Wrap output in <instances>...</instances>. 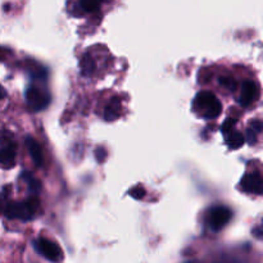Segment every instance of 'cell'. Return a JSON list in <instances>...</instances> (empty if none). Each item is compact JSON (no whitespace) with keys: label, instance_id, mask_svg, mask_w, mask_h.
Instances as JSON below:
<instances>
[{"label":"cell","instance_id":"8992f818","mask_svg":"<svg viewBox=\"0 0 263 263\" xmlns=\"http://www.w3.org/2000/svg\"><path fill=\"white\" fill-rule=\"evenodd\" d=\"M240 186L249 194L263 195V177L257 172L244 175L240 181Z\"/></svg>","mask_w":263,"mask_h":263},{"label":"cell","instance_id":"3957f363","mask_svg":"<svg viewBox=\"0 0 263 263\" xmlns=\"http://www.w3.org/2000/svg\"><path fill=\"white\" fill-rule=\"evenodd\" d=\"M231 217H233V211L229 207H225V205L213 207L208 211V226H210L213 231H220L230 222Z\"/></svg>","mask_w":263,"mask_h":263},{"label":"cell","instance_id":"d6986e66","mask_svg":"<svg viewBox=\"0 0 263 263\" xmlns=\"http://www.w3.org/2000/svg\"><path fill=\"white\" fill-rule=\"evenodd\" d=\"M257 135H258V134L254 133L253 130H251V128L248 127V130H247V135H246V139L247 141H248V144L254 145V144L257 143Z\"/></svg>","mask_w":263,"mask_h":263},{"label":"cell","instance_id":"e0dca14e","mask_svg":"<svg viewBox=\"0 0 263 263\" xmlns=\"http://www.w3.org/2000/svg\"><path fill=\"white\" fill-rule=\"evenodd\" d=\"M130 195L135 198V199H141V198H144V195H145V190L141 186H136L130 190Z\"/></svg>","mask_w":263,"mask_h":263},{"label":"cell","instance_id":"30bf717a","mask_svg":"<svg viewBox=\"0 0 263 263\" xmlns=\"http://www.w3.org/2000/svg\"><path fill=\"white\" fill-rule=\"evenodd\" d=\"M121 115V102L118 98H113L104 109V120L105 121H115L120 117Z\"/></svg>","mask_w":263,"mask_h":263},{"label":"cell","instance_id":"9a60e30c","mask_svg":"<svg viewBox=\"0 0 263 263\" xmlns=\"http://www.w3.org/2000/svg\"><path fill=\"white\" fill-rule=\"evenodd\" d=\"M220 84L229 90H234L236 87L235 80L231 77H220Z\"/></svg>","mask_w":263,"mask_h":263},{"label":"cell","instance_id":"7a4b0ae2","mask_svg":"<svg viewBox=\"0 0 263 263\" xmlns=\"http://www.w3.org/2000/svg\"><path fill=\"white\" fill-rule=\"evenodd\" d=\"M194 108L205 120H213V118L218 117L222 110L220 100L210 91H200L195 97Z\"/></svg>","mask_w":263,"mask_h":263},{"label":"cell","instance_id":"9c48e42d","mask_svg":"<svg viewBox=\"0 0 263 263\" xmlns=\"http://www.w3.org/2000/svg\"><path fill=\"white\" fill-rule=\"evenodd\" d=\"M26 145H27L28 153H30L31 158H32L33 163L36 166H43L44 163V156H43V149H41L40 144L32 138H26Z\"/></svg>","mask_w":263,"mask_h":263},{"label":"cell","instance_id":"7402d4cb","mask_svg":"<svg viewBox=\"0 0 263 263\" xmlns=\"http://www.w3.org/2000/svg\"><path fill=\"white\" fill-rule=\"evenodd\" d=\"M5 97V91H4V89H3L2 86H0V99H3V98Z\"/></svg>","mask_w":263,"mask_h":263},{"label":"cell","instance_id":"6da1fadb","mask_svg":"<svg viewBox=\"0 0 263 263\" xmlns=\"http://www.w3.org/2000/svg\"><path fill=\"white\" fill-rule=\"evenodd\" d=\"M40 200L37 197H31L26 199L25 202L9 203L4 210V215L10 220H21L28 221L35 216L36 211L39 210Z\"/></svg>","mask_w":263,"mask_h":263},{"label":"cell","instance_id":"5bb4252c","mask_svg":"<svg viewBox=\"0 0 263 263\" xmlns=\"http://www.w3.org/2000/svg\"><path fill=\"white\" fill-rule=\"evenodd\" d=\"M102 0H80V7L84 12L94 13L99 9Z\"/></svg>","mask_w":263,"mask_h":263},{"label":"cell","instance_id":"ffe728a7","mask_svg":"<svg viewBox=\"0 0 263 263\" xmlns=\"http://www.w3.org/2000/svg\"><path fill=\"white\" fill-rule=\"evenodd\" d=\"M253 235L258 239H263V220L262 222L253 230Z\"/></svg>","mask_w":263,"mask_h":263},{"label":"cell","instance_id":"8fae6325","mask_svg":"<svg viewBox=\"0 0 263 263\" xmlns=\"http://www.w3.org/2000/svg\"><path fill=\"white\" fill-rule=\"evenodd\" d=\"M225 136H226V144H228L231 149L241 148V146L244 145V143H246V138H244L243 134L239 133V131L231 130L230 133L225 134Z\"/></svg>","mask_w":263,"mask_h":263},{"label":"cell","instance_id":"5b68a950","mask_svg":"<svg viewBox=\"0 0 263 263\" xmlns=\"http://www.w3.org/2000/svg\"><path fill=\"white\" fill-rule=\"evenodd\" d=\"M33 247H35V249L41 256L45 257L49 261L57 262L59 259H62V249L54 241L40 238L33 241Z\"/></svg>","mask_w":263,"mask_h":263},{"label":"cell","instance_id":"7c38bea8","mask_svg":"<svg viewBox=\"0 0 263 263\" xmlns=\"http://www.w3.org/2000/svg\"><path fill=\"white\" fill-rule=\"evenodd\" d=\"M21 179H22L23 181L27 184V187H28V190H30V193H32L33 195L39 194V192L41 190V184L32 174L25 171L22 175H21Z\"/></svg>","mask_w":263,"mask_h":263},{"label":"cell","instance_id":"52a82bcc","mask_svg":"<svg viewBox=\"0 0 263 263\" xmlns=\"http://www.w3.org/2000/svg\"><path fill=\"white\" fill-rule=\"evenodd\" d=\"M17 148L13 141H7L0 146V167L2 168H12L15 164Z\"/></svg>","mask_w":263,"mask_h":263},{"label":"cell","instance_id":"ac0fdd59","mask_svg":"<svg viewBox=\"0 0 263 263\" xmlns=\"http://www.w3.org/2000/svg\"><path fill=\"white\" fill-rule=\"evenodd\" d=\"M249 128H251V130H253L254 133L261 134L263 131V122L258 120H253L251 123H249Z\"/></svg>","mask_w":263,"mask_h":263},{"label":"cell","instance_id":"44dd1931","mask_svg":"<svg viewBox=\"0 0 263 263\" xmlns=\"http://www.w3.org/2000/svg\"><path fill=\"white\" fill-rule=\"evenodd\" d=\"M5 207H7V204H5V202H4V198L0 197V213H2V212L4 213Z\"/></svg>","mask_w":263,"mask_h":263},{"label":"cell","instance_id":"2e32d148","mask_svg":"<svg viewBox=\"0 0 263 263\" xmlns=\"http://www.w3.org/2000/svg\"><path fill=\"white\" fill-rule=\"evenodd\" d=\"M235 123H236V121L234 120V118H228V120L222 123V127H221L223 135L228 133H230L231 130H234V127H235Z\"/></svg>","mask_w":263,"mask_h":263},{"label":"cell","instance_id":"277c9868","mask_svg":"<svg viewBox=\"0 0 263 263\" xmlns=\"http://www.w3.org/2000/svg\"><path fill=\"white\" fill-rule=\"evenodd\" d=\"M26 100H27L28 107L37 112V110H43L48 107L49 103H50V95L41 87L31 85L26 90Z\"/></svg>","mask_w":263,"mask_h":263},{"label":"cell","instance_id":"ba28073f","mask_svg":"<svg viewBox=\"0 0 263 263\" xmlns=\"http://www.w3.org/2000/svg\"><path fill=\"white\" fill-rule=\"evenodd\" d=\"M257 97H258V87H257V85L253 81H251V80L244 82L243 86H241L239 103L243 107H249V105L256 102Z\"/></svg>","mask_w":263,"mask_h":263},{"label":"cell","instance_id":"4fadbf2b","mask_svg":"<svg viewBox=\"0 0 263 263\" xmlns=\"http://www.w3.org/2000/svg\"><path fill=\"white\" fill-rule=\"evenodd\" d=\"M80 67H81V72L84 76H90L91 73H94L95 68H97V63H95L94 58L89 54H85L81 58L80 62Z\"/></svg>","mask_w":263,"mask_h":263}]
</instances>
